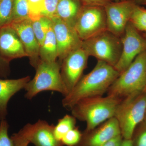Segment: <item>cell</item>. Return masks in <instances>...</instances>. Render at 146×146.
Here are the masks:
<instances>
[{
  "mask_svg": "<svg viewBox=\"0 0 146 146\" xmlns=\"http://www.w3.org/2000/svg\"><path fill=\"white\" fill-rule=\"evenodd\" d=\"M14 0H0V29L12 22Z\"/></svg>",
  "mask_w": 146,
  "mask_h": 146,
  "instance_id": "obj_23",
  "label": "cell"
},
{
  "mask_svg": "<svg viewBox=\"0 0 146 146\" xmlns=\"http://www.w3.org/2000/svg\"><path fill=\"white\" fill-rule=\"evenodd\" d=\"M121 100L112 96H100L80 100L71 109L72 115L85 122V131H89L115 116Z\"/></svg>",
  "mask_w": 146,
  "mask_h": 146,
  "instance_id": "obj_2",
  "label": "cell"
},
{
  "mask_svg": "<svg viewBox=\"0 0 146 146\" xmlns=\"http://www.w3.org/2000/svg\"><path fill=\"white\" fill-rule=\"evenodd\" d=\"M76 119L72 115H66L59 119L57 124L54 126V132L58 141L61 139L68 131L76 127Z\"/></svg>",
  "mask_w": 146,
  "mask_h": 146,
  "instance_id": "obj_20",
  "label": "cell"
},
{
  "mask_svg": "<svg viewBox=\"0 0 146 146\" xmlns=\"http://www.w3.org/2000/svg\"><path fill=\"white\" fill-rule=\"evenodd\" d=\"M82 136V133L76 127L68 131L61 139L63 145L76 146L79 143Z\"/></svg>",
  "mask_w": 146,
  "mask_h": 146,
  "instance_id": "obj_26",
  "label": "cell"
},
{
  "mask_svg": "<svg viewBox=\"0 0 146 146\" xmlns=\"http://www.w3.org/2000/svg\"><path fill=\"white\" fill-rule=\"evenodd\" d=\"M11 26L18 34L25 48L27 57L32 66L35 68L40 61V46L33 30L32 21L29 18L13 21Z\"/></svg>",
  "mask_w": 146,
  "mask_h": 146,
  "instance_id": "obj_12",
  "label": "cell"
},
{
  "mask_svg": "<svg viewBox=\"0 0 146 146\" xmlns=\"http://www.w3.org/2000/svg\"><path fill=\"white\" fill-rule=\"evenodd\" d=\"M0 56L8 62L27 57L18 34L9 25L0 29Z\"/></svg>",
  "mask_w": 146,
  "mask_h": 146,
  "instance_id": "obj_14",
  "label": "cell"
},
{
  "mask_svg": "<svg viewBox=\"0 0 146 146\" xmlns=\"http://www.w3.org/2000/svg\"><path fill=\"white\" fill-rule=\"evenodd\" d=\"M44 2V0H28L29 17L31 21L35 20L41 16Z\"/></svg>",
  "mask_w": 146,
  "mask_h": 146,
  "instance_id": "obj_27",
  "label": "cell"
},
{
  "mask_svg": "<svg viewBox=\"0 0 146 146\" xmlns=\"http://www.w3.org/2000/svg\"><path fill=\"white\" fill-rule=\"evenodd\" d=\"M30 80L29 76L16 79L0 78V121L6 119L7 104L11 97L21 89H25Z\"/></svg>",
  "mask_w": 146,
  "mask_h": 146,
  "instance_id": "obj_15",
  "label": "cell"
},
{
  "mask_svg": "<svg viewBox=\"0 0 146 146\" xmlns=\"http://www.w3.org/2000/svg\"><path fill=\"white\" fill-rule=\"evenodd\" d=\"M123 140L122 136L120 135L111 139L103 146H121Z\"/></svg>",
  "mask_w": 146,
  "mask_h": 146,
  "instance_id": "obj_32",
  "label": "cell"
},
{
  "mask_svg": "<svg viewBox=\"0 0 146 146\" xmlns=\"http://www.w3.org/2000/svg\"><path fill=\"white\" fill-rule=\"evenodd\" d=\"M114 1H135V0H113Z\"/></svg>",
  "mask_w": 146,
  "mask_h": 146,
  "instance_id": "obj_34",
  "label": "cell"
},
{
  "mask_svg": "<svg viewBox=\"0 0 146 146\" xmlns=\"http://www.w3.org/2000/svg\"><path fill=\"white\" fill-rule=\"evenodd\" d=\"M10 72L9 62L4 60L0 56V78L7 77Z\"/></svg>",
  "mask_w": 146,
  "mask_h": 146,
  "instance_id": "obj_30",
  "label": "cell"
},
{
  "mask_svg": "<svg viewBox=\"0 0 146 146\" xmlns=\"http://www.w3.org/2000/svg\"><path fill=\"white\" fill-rule=\"evenodd\" d=\"M119 75L113 66L98 60L94 69L82 76L72 91L64 97L63 107L71 110L80 100L103 96Z\"/></svg>",
  "mask_w": 146,
  "mask_h": 146,
  "instance_id": "obj_1",
  "label": "cell"
},
{
  "mask_svg": "<svg viewBox=\"0 0 146 146\" xmlns=\"http://www.w3.org/2000/svg\"><path fill=\"white\" fill-rule=\"evenodd\" d=\"M84 6H100L104 7L113 0H80Z\"/></svg>",
  "mask_w": 146,
  "mask_h": 146,
  "instance_id": "obj_31",
  "label": "cell"
},
{
  "mask_svg": "<svg viewBox=\"0 0 146 146\" xmlns=\"http://www.w3.org/2000/svg\"><path fill=\"white\" fill-rule=\"evenodd\" d=\"M145 120H146V113H145Z\"/></svg>",
  "mask_w": 146,
  "mask_h": 146,
  "instance_id": "obj_37",
  "label": "cell"
},
{
  "mask_svg": "<svg viewBox=\"0 0 146 146\" xmlns=\"http://www.w3.org/2000/svg\"><path fill=\"white\" fill-rule=\"evenodd\" d=\"M9 125L7 121L1 120L0 121V146H13L12 141L8 136Z\"/></svg>",
  "mask_w": 146,
  "mask_h": 146,
  "instance_id": "obj_28",
  "label": "cell"
},
{
  "mask_svg": "<svg viewBox=\"0 0 146 146\" xmlns=\"http://www.w3.org/2000/svg\"><path fill=\"white\" fill-rule=\"evenodd\" d=\"M29 15L28 0H14L11 23L29 18Z\"/></svg>",
  "mask_w": 146,
  "mask_h": 146,
  "instance_id": "obj_24",
  "label": "cell"
},
{
  "mask_svg": "<svg viewBox=\"0 0 146 146\" xmlns=\"http://www.w3.org/2000/svg\"><path fill=\"white\" fill-rule=\"evenodd\" d=\"M139 3L142 4L146 5V0H142Z\"/></svg>",
  "mask_w": 146,
  "mask_h": 146,
  "instance_id": "obj_35",
  "label": "cell"
},
{
  "mask_svg": "<svg viewBox=\"0 0 146 146\" xmlns=\"http://www.w3.org/2000/svg\"><path fill=\"white\" fill-rule=\"evenodd\" d=\"M59 1V0H44L41 16H46L50 19L55 17Z\"/></svg>",
  "mask_w": 146,
  "mask_h": 146,
  "instance_id": "obj_29",
  "label": "cell"
},
{
  "mask_svg": "<svg viewBox=\"0 0 146 146\" xmlns=\"http://www.w3.org/2000/svg\"><path fill=\"white\" fill-rule=\"evenodd\" d=\"M129 22L139 31L146 33V9L136 4Z\"/></svg>",
  "mask_w": 146,
  "mask_h": 146,
  "instance_id": "obj_22",
  "label": "cell"
},
{
  "mask_svg": "<svg viewBox=\"0 0 146 146\" xmlns=\"http://www.w3.org/2000/svg\"><path fill=\"white\" fill-rule=\"evenodd\" d=\"M131 141L132 146H146V120L137 126Z\"/></svg>",
  "mask_w": 146,
  "mask_h": 146,
  "instance_id": "obj_25",
  "label": "cell"
},
{
  "mask_svg": "<svg viewBox=\"0 0 146 146\" xmlns=\"http://www.w3.org/2000/svg\"><path fill=\"white\" fill-rule=\"evenodd\" d=\"M89 57L81 48L68 54L61 62L60 74L68 94L83 76Z\"/></svg>",
  "mask_w": 146,
  "mask_h": 146,
  "instance_id": "obj_9",
  "label": "cell"
},
{
  "mask_svg": "<svg viewBox=\"0 0 146 146\" xmlns=\"http://www.w3.org/2000/svg\"><path fill=\"white\" fill-rule=\"evenodd\" d=\"M61 64L59 62H46L40 60L35 68L34 78L27 83L25 87L26 91L25 97L31 100L40 92L56 91L64 97L68 94L60 74Z\"/></svg>",
  "mask_w": 146,
  "mask_h": 146,
  "instance_id": "obj_4",
  "label": "cell"
},
{
  "mask_svg": "<svg viewBox=\"0 0 146 146\" xmlns=\"http://www.w3.org/2000/svg\"><path fill=\"white\" fill-rule=\"evenodd\" d=\"M82 48L89 56L115 67L121 53V37L108 31L83 41Z\"/></svg>",
  "mask_w": 146,
  "mask_h": 146,
  "instance_id": "obj_6",
  "label": "cell"
},
{
  "mask_svg": "<svg viewBox=\"0 0 146 146\" xmlns=\"http://www.w3.org/2000/svg\"><path fill=\"white\" fill-rule=\"evenodd\" d=\"M122 49L119 61L114 67L122 72L143 52L146 50V39L131 25L128 23L124 33L121 37Z\"/></svg>",
  "mask_w": 146,
  "mask_h": 146,
  "instance_id": "obj_8",
  "label": "cell"
},
{
  "mask_svg": "<svg viewBox=\"0 0 146 146\" xmlns=\"http://www.w3.org/2000/svg\"><path fill=\"white\" fill-rule=\"evenodd\" d=\"M54 125L46 121L39 120L34 124L30 136V143L35 146H63L54 134Z\"/></svg>",
  "mask_w": 146,
  "mask_h": 146,
  "instance_id": "obj_16",
  "label": "cell"
},
{
  "mask_svg": "<svg viewBox=\"0 0 146 146\" xmlns=\"http://www.w3.org/2000/svg\"><path fill=\"white\" fill-rule=\"evenodd\" d=\"M83 6L80 0H59L55 17L74 28Z\"/></svg>",
  "mask_w": 146,
  "mask_h": 146,
  "instance_id": "obj_17",
  "label": "cell"
},
{
  "mask_svg": "<svg viewBox=\"0 0 146 146\" xmlns=\"http://www.w3.org/2000/svg\"><path fill=\"white\" fill-rule=\"evenodd\" d=\"M146 111V89L121 100L114 117L117 121L123 139H131L135 129L145 120Z\"/></svg>",
  "mask_w": 146,
  "mask_h": 146,
  "instance_id": "obj_5",
  "label": "cell"
},
{
  "mask_svg": "<svg viewBox=\"0 0 146 146\" xmlns=\"http://www.w3.org/2000/svg\"><path fill=\"white\" fill-rule=\"evenodd\" d=\"M146 89V50L140 54L120 74L107 92L120 100L139 94Z\"/></svg>",
  "mask_w": 146,
  "mask_h": 146,
  "instance_id": "obj_3",
  "label": "cell"
},
{
  "mask_svg": "<svg viewBox=\"0 0 146 146\" xmlns=\"http://www.w3.org/2000/svg\"><path fill=\"white\" fill-rule=\"evenodd\" d=\"M136 3L135 1H112L104 7L107 30L121 37L129 23Z\"/></svg>",
  "mask_w": 146,
  "mask_h": 146,
  "instance_id": "obj_10",
  "label": "cell"
},
{
  "mask_svg": "<svg viewBox=\"0 0 146 146\" xmlns=\"http://www.w3.org/2000/svg\"><path fill=\"white\" fill-rule=\"evenodd\" d=\"M135 1H136L137 2L139 3L140 1H141L142 0H135Z\"/></svg>",
  "mask_w": 146,
  "mask_h": 146,
  "instance_id": "obj_36",
  "label": "cell"
},
{
  "mask_svg": "<svg viewBox=\"0 0 146 146\" xmlns=\"http://www.w3.org/2000/svg\"><path fill=\"white\" fill-rule=\"evenodd\" d=\"M74 28L82 41L107 30L104 7L83 5L76 21Z\"/></svg>",
  "mask_w": 146,
  "mask_h": 146,
  "instance_id": "obj_7",
  "label": "cell"
},
{
  "mask_svg": "<svg viewBox=\"0 0 146 146\" xmlns=\"http://www.w3.org/2000/svg\"><path fill=\"white\" fill-rule=\"evenodd\" d=\"M31 21L35 34L41 46L47 33L52 27V21L48 17L41 16L39 18Z\"/></svg>",
  "mask_w": 146,
  "mask_h": 146,
  "instance_id": "obj_19",
  "label": "cell"
},
{
  "mask_svg": "<svg viewBox=\"0 0 146 146\" xmlns=\"http://www.w3.org/2000/svg\"><path fill=\"white\" fill-rule=\"evenodd\" d=\"M120 135L119 124L114 117L91 130L84 131L81 140L76 146H103Z\"/></svg>",
  "mask_w": 146,
  "mask_h": 146,
  "instance_id": "obj_13",
  "label": "cell"
},
{
  "mask_svg": "<svg viewBox=\"0 0 146 146\" xmlns=\"http://www.w3.org/2000/svg\"><path fill=\"white\" fill-rule=\"evenodd\" d=\"M34 127V124L28 123L18 132L10 137L13 146H28L30 143V136Z\"/></svg>",
  "mask_w": 146,
  "mask_h": 146,
  "instance_id": "obj_21",
  "label": "cell"
},
{
  "mask_svg": "<svg viewBox=\"0 0 146 146\" xmlns=\"http://www.w3.org/2000/svg\"><path fill=\"white\" fill-rule=\"evenodd\" d=\"M145 38H146V37H145Z\"/></svg>",
  "mask_w": 146,
  "mask_h": 146,
  "instance_id": "obj_38",
  "label": "cell"
},
{
  "mask_svg": "<svg viewBox=\"0 0 146 146\" xmlns=\"http://www.w3.org/2000/svg\"><path fill=\"white\" fill-rule=\"evenodd\" d=\"M40 60L46 62H54L58 58L57 42L52 27L47 33L39 50Z\"/></svg>",
  "mask_w": 146,
  "mask_h": 146,
  "instance_id": "obj_18",
  "label": "cell"
},
{
  "mask_svg": "<svg viewBox=\"0 0 146 146\" xmlns=\"http://www.w3.org/2000/svg\"><path fill=\"white\" fill-rule=\"evenodd\" d=\"M121 146H132L131 139H125L123 138Z\"/></svg>",
  "mask_w": 146,
  "mask_h": 146,
  "instance_id": "obj_33",
  "label": "cell"
},
{
  "mask_svg": "<svg viewBox=\"0 0 146 146\" xmlns=\"http://www.w3.org/2000/svg\"><path fill=\"white\" fill-rule=\"evenodd\" d=\"M51 19L57 42L58 58L61 64L68 54L82 48L83 41L78 36L74 28L57 17Z\"/></svg>",
  "mask_w": 146,
  "mask_h": 146,
  "instance_id": "obj_11",
  "label": "cell"
}]
</instances>
